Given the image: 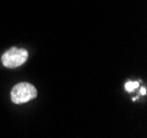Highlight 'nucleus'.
<instances>
[{
  "mask_svg": "<svg viewBox=\"0 0 147 138\" xmlns=\"http://www.w3.org/2000/svg\"><path fill=\"white\" fill-rule=\"evenodd\" d=\"M37 95L36 88L32 84L22 82L14 85L11 89V100L14 104H23L35 98Z\"/></svg>",
  "mask_w": 147,
  "mask_h": 138,
  "instance_id": "nucleus-1",
  "label": "nucleus"
},
{
  "mask_svg": "<svg viewBox=\"0 0 147 138\" xmlns=\"http://www.w3.org/2000/svg\"><path fill=\"white\" fill-rule=\"evenodd\" d=\"M28 57H29V52L25 49L11 48L6 53H3V55L1 57V62L3 66L9 69H14L21 66L23 63L26 62Z\"/></svg>",
  "mask_w": 147,
  "mask_h": 138,
  "instance_id": "nucleus-2",
  "label": "nucleus"
},
{
  "mask_svg": "<svg viewBox=\"0 0 147 138\" xmlns=\"http://www.w3.org/2000/svg\"><path fill=\"white\" fill-rule=\"evenodd\" d=\"M138 86H140L138 82H127V83H125V89L127 92H133L135 88H137Z\"/></svg>",
  "mask_w": 147,
  "mask_h": 138,
  "instance_id": "nucleus-3",
  "label": "nucleus"
},
{
  "mask_svg": "<svg viewBox=\"0 0 147 138\" xmlns=\"http://www.w3.org/2000/svg\"><path fill=\"white\" fill-rule=\"evenodd\" d=\"M140 93H142V95H145V94H146V88L142 87L141 89H140Z\"/></svg>",
  "mask_w": 147,
  "mask_h": 138,
  "instance_id": "nucleus-4",
  "label": "nucleus"
}]
</instances>
